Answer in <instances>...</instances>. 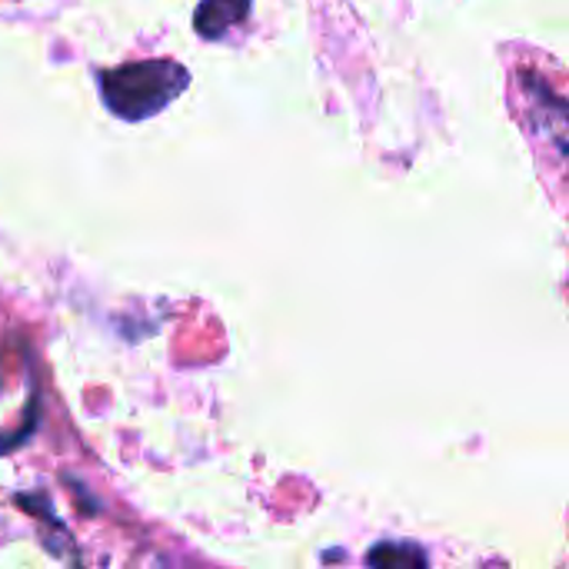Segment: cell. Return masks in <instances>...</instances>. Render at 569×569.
Instances as JSON below:
<instances>
[{
    "label": "cell",
    "mask_w": 569,
    "mask_h": 569,
    "mask_svg": "<svg viewBox=\"0 0 569 569\" xmlns=\"http://www.w3.org/2000/svg\"><path fill=\"white\" fill-rule=\"evenodd\" d=\"M190 83V73L177 60H137L100 73V97L120 120H147L170 107Z\"/></svg>",
    "instance_id": "cell-1"
},
{
    "label": "cell",
    "mask_w": 569,
    "mask_h": 569,
    "mask_svg": "<svg viewBox=\"0 0 569 569\" xmlns=\"http://www.w3.org/2000/svg\"><path fill=\"white\" fill-rule=\"evenodd\" d=\"M253 0H200L193 13V27L203 40H220L227 30L247 20Z\"/></svg>",
    "instance_id": "cell-2"
},
{
    "label": "cell",
    "mask_w": 569,
    "mask_h": 569,
    "mask_svg": "<svg viewBox=\"0 0 569 569\" xmlns=\"http://www.w3.org/2000/svg\"><path fill=\"white\" fill-rule=\"evenodd\" d=\"M367 563L370 567H427V557L417 550V547H397V543H380V547H373L370 553H367Z\"/></svg>",
    "instance_id": "cell-3"
}]
</instances>
